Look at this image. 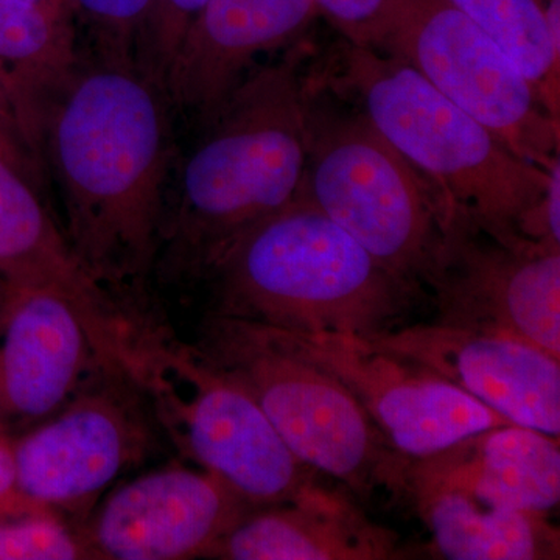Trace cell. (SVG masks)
<instances>
[{
	"label": "cell",
	"instance_id": "cell-1",
	"mask_svg": "<svg viewBox=\"0 0 560 560\" xmlns=\"http://www.w3.org/2000/svg\"><path fill=\"white\" fill-rule=\"evenodd\" d=\"M172 103L135 58L79 60L38 108L40 156L60 187L65 234L92 278L147 315L173 161Z\"/></svg>",
	"mask_w": 560,
	"mask_h": 560
},
{
	"label": "cell",
	"instance_id": "cell-2",
	"mask_svg": "<svg viewBox=\"0 0 560 560\" xmlns=\"http://www.w3.org/2000/svg\"><path fill=\"white\" fill-rule=\"evenodd\" d=\"M311 55L301 39L279 60L256 66L202 127L165 220L162 278L205 279L242 235L296 198L307 162Z\"/></svg>",
	"mask_w": 560,
	"mask_h": 560
},
{
	"label": "cell",
	"instance_id": "cell-3",
	"mask_svg": "<svg viewBox=\"0 0 560 560\" xmlns=\"http://www.w3.org/2000/svg\"><path fill=\"white\" fill-rule=\"evenodd\" d=\"M202 280L209 313L302 335L394 329L420 291L382 267L304 191L242 235Z\"/></svg>",
	"mask_w": 560,
	"mask_h": 560
},
{
	"label": "cell",
	"instance_id": "cell-4",
	"mask_svg": "<svg viewBox=\"0 0 560 560\" xmlns=\"http://www.w3.org/2000/svg\"><path fill=\"white\" fill-rule=\"evenodd\" d=\"M353 98L412 167L481 230L506 243L547 194L548 168L517 156L407 62L370 47L342 44L337 68L320 77Z\"/></svg>",
	"mask_w": 560,
	"mask_h": 560
},
{
	"label": "cell",
	"instance_id": "cell-5",
	"mask_svg": "<svg viewBox=\"0 0 560 560\" xmlns=\"http://www.w3.org/2000/svg\"><path fill=\"white\" fill-rule=\"evenodd\" d=\"M302 191L382 267L423 291L452 202L359 108L335 105L327 84L313 73Z\"/></svg>",
	"mask_w": 560,
	"mask_h": 560
},
{
	"label": "cell",
	"instance_id": "cell-6",
	"mask_svg": "<svg viewBox=\"0 0 560 560\" xmlns=\"http://www.w3.org/2000/svg\"><path fill=\"white\" fill-rule=\"evenodd\" d=\"M125 370L179 451L254 510L318 485V471L296 458L248 390L153 315L139 324Z\"/></svg>",
	"mask_w": 560,
	"mask_h": 560
},
{
	"label": "cell",
	"instance_id": "cell-7",
	"mask_svg": "<svg viewBox=\"0 0 560 560\" xmlns=\"http://www.w3.org/2000/svg\"><path fill=\"white\" fill-rule=\"evenodd\" d=\"M194 345L248 390L305 466L361 495L401 492L408 459L338 378L291 349L275 327L208 313Z\"/></svg>",
	"mask_w": 560,
	"mask_h": 560
},
{
	"label": "cell",
	"instance_id": "cell-8",
	"mask_svg": "<svg viewBox=\"0 0 560 560\" xmlns=\"http://www.w3.org/2000/svg\"><path fill=\"white\" fill-rule=\"evenodd\" d=\"M375 50L418 70L523 160L548 168L559 156L560 120L499 44L452 0H397Z\"/></svg>",
	"mask_w": 560,
	"mask_h": 560
},
{
	"label": "cell",
	"instance_id": "cell-9",
	"mask_svg": "<svg viewBox=\"0 0 560 560\" xmlns=\"http://www.w3.org/2000/svg\"><path fill=\"white\" fill-rule=\"evenodd\" d=\"M156 429L128 372L106 368L61 410L14 436L21 495L80 526L102 492L153 453Z\"/></svg>",
	"mask_w": 560,
	"mask_h": 560
},
{
	"label": "cell",
	"instance_id": "cell-10",
	"mask_svg": "<svg viewBox=\"0 0 560 560\" xmlns=\"http://www.w3.org/2000/svg\"><path fill=\"white\" fill-rule=\"evenodd\" d=\"M423 290L438 323L504 331L560 359V248L501 242L453 206Z\"/></svg>",
	"mask_w": 560,
	"mask_h": 560
},
{
	"label": "cell",
	"instance_id": "cell-11",
	"mask_svg": "<svg viewBox=\"0 0 560 560\" xmlns=\"http://www.w3.org/2000/svg\"><path fill=\"white\" fill-rule=\"evenodd\" d=\"M276 330L291 349L338 378L404 458H429L510 423L464 390L372 348L364 338Z\"/></svg>",
	"mask_w": 560,
	"mask_h": 560
},
{
	"label": "cell",
	"instance_id": "cell-12",
	"mask_svg": "<svg viewBox=\"0 0 560 560\" xmlns=\"http://www.w3.org/2000/svg\"><path fill=\"white\" fill-rule=\"evenodd\" d=\"M469 394L514 425L560 436V359L504 331L434 320L364 337Z\"/></svg>",
	"mask_w": 560,
	"mask_h": 560
},
{
	"label": "cell",
	"instance_id": "cell-13",
	"mask_svg": "<svg viewBox=\"0 0 560 560\" xmlns=\"http://www.w3.org/2000/svg\"><path fill=\"white\" fill-rule=\"evenodd\" d=\"M253 510L208 470L165 467L114 490L80 530L95 560L197 559Z\"/></svg>",
	"mask_w": 560,
	"mask_h": 560
},
{
	"label": "cell",
	"instance_id": "cell-14",
	"mask_svg": "<svg viewBox=\"0 0 560 560\" xmlns=\"http://www.w3.org/2000/svg\"><path fill=\"white\" fill-rule=\"evenodd\" d=\"M106 368L116 366L103 360L68 298L35 287H5L0 311V425L27 430L43 422Z\"/></svg>",
	"mask_w": 560,
	"mask_h": 560
},
{
	"label": "cell",
	"instance_id": "cell-15",
	"mask_svg": "<svg viewBox=\"0 0 560 560\" xmlns=\"http://www.w3.org/2000/svg\"><path fill=\"white\" fill-rule=\"evenodd\" d=\"M316 18L315 0H208L165 77L173 109L206 127L260 54L293 46Z\"/></svg>",
	"mask_w": 560,
	"mask_h": 560
},
{
	"label": "cell",
	"instance_id": "cell-16",
	"mask_svg": "<svg viewBox=\"0 0 560 560\" xmlns=\"http://www.w3.org/2000/svg\"><path fill=\"white\" fill-rule=\"evenodd\" d=\"M0 280L7 289L35 287L68 298L83 316L103 360L125 366L138 316L92 278L39 200L38 187L2 158Z\"/></svg>",
	"mask_w": 560,
	"mask_h": 560
},
{
	"label": "cell",
	"instance_id": "cell-17",
	"mask_svg": "<svg viewBox=\"0 0 560 560\" xmlns=\"http://www.w3.org/2000/svg\"><path fill=\"white\" fill-rule=\"evenodd\" d=\"M397 547L393 530L371 522L348 497L315 485L248 512L205 559L386 560L396 558Z\"/></svg>",
	"mask_w": 560,
	"mask_h": 560
},
{
	"label": "cell",
	"instance_id": "cell-18",
	"mask_svg": "<svg viewBox=\"0 0 560 560\" xmlns=\"http://www.w3.org/2000/svg\"><path fill=\"white\" fill-rule=\"evenodd\" d=\"M405 480L447 482L512 510L547 515L560 499L559 440L504 423L429 458L408 459L401 486Z\"/></svg>",
	"mask_w": 560,
	"mask_h": 560
},
{
	"label": "cell",
	"instance_id": "cell-19",
	"mask_svg": "<svg viewBox=\"0 0 560 560\" xmlns=\"http://www.w3.org/2000/svg\"><path fill=\"white\" fill-rule=\"evenodd\" d=\"M434 548L451 560H552L560 534L547 515L512 510L447 482L405 480Z\"/></svg>",
	"mask_w": 560,
	"mask_h": 560
},
{
	"label": "cell",
	"instance_id": "cell-20",
	"mask_svg": "<svg viewBox=\"0 0 560 560\" xmlns=\"http://www.w3.org/2000/svg\"><path fill=\"white\" fill-rule=\"evenodd\" d=\"M77 32L50 21L27 0H0V65L31 103L40 102L79 62Z\"/></svg>",
	"mask_w": 560,
	"mask_h": 560
},
{
	"label": "cell",
	"instance_id": "cell-21",
	"mask_svg": "<svg viewBox=\"0 0 560 560\" xmlns=\"http://www.w3.org/2000/svg\"><path fill=\"white\" fill-rule=\"evenodd\" d=\"M515 62L552 119L560 120V46L539 0H452Z\"/></svg>",
	"mask_w": 560,
	"mask_h": 560
},
{
	"label": "cell",
	"instance_id": "cell-22",
	"mask_svg": "<svg viewBox=\"0 0 560 560\" xmlns=\"http://www.w3.org/2000/svg\"><path fill=\"white\" fill-rule=\"evenodd\" d=\"M95 560L80 526L49 510L0 515V560Z\"/></svg>",
	"mask_w": 560,
	"mask_h": 560
},
{
	"label": "cell",
	"instance_id": "cell-23",
	"mask_svg": "<svg viewBox=\"0 0 560 560\" xmlns=\"http://www.w3.org/2000/svg\"><path fill=\"white\" fill-rule=\"evenodd\" d=\"M0 158L39 186L44 171L38 120L21 88L0 65Z\"/></svg>",
	"mask_w": 560,
	"mask_h": 560
},
{
	"label": "cell",
	"instance_id": "cell-24",
	"mask_svg": "<svg viewBox=\"0 0 560 560\" xmlns=\"http://www.w3.org/2000/svg\"><path fill=\"white\" fill-rule=\"evenodd\" d=\"M208 0H154L136 43L139 68L165 90V77L180 40Z\"/></svg>",
	"mask_w": 560,
	"mask_h": 560
},
{
	"label": "cell",
	"instance_id": "cell-25",
	"mask_svg": "<svg viewBox=\"0 0 560 560\" xmlns=\"http://www.w3.org/2000/svg\"><path fill=\"white\" fill-rule=\"evenodd\" d=\"M154 0H75L77 22L103 57L135 58L136 43ZM136 60V58H135Z\"/></svg>",
	"mask_w": 560,
	"mask_h": 560
},
{
	"label": "cell",
	"instance_id": "cell-26",
	"mask_svg": "<svg viewBox=\"0 0 560 560\" xmlns=\"http://www.w3.org/2000/svg\"><path fill=\"white\" fill-rule=\"evenodd\" d=\"M397 0H315L319 16L353 46L377 49Z\"/></svg>",
	"mask_w": 560,
	"mask_h": 560
},
{
	"label": "cell",
	"instance_id": "cell-27",
	"mask_svg": "<svg viewBox=\"0 0 560 560\" xmlns=\"http://www.w3.org/2000/svg\"><path fill=\"white\" fill-rule=\"evenodd\" d=\"M32 510L43 508L33 506L21 495L14 459V436L9 429L0 425V515Z\"/></svg>",
	"mask_w": 560,
	"mask_h": 560
},
{
	"label": "cell",
	"instance_id": "cell-28",
	"mask_svg": "<svg viewBox=\"0 0 560 560\" xmlns=\"http://www.w3.org/2000/svg\"><path fill=\"white\" fill-rule=\"evenodd\" d=\"M43 11L50 21L77 32L75 0H27Z\"/></svg>",
	"mask_w": 560,
	"mask_h": 560
},
{
	"label": "cell",
	"instance_id": "cell-29",
	"mask_svg": "<svg viewBox=\"0 0 560 560\" xmlns=\"http://www.w3.org/2000/svg\"><path fill=\"white\" fill-rule=\"evenodd\" d=\"M3 301H5V285L0 280V311H2Z\"/></svg>",
	"mask_w": 560,
	"mask_h": 560
}]
</instances>
